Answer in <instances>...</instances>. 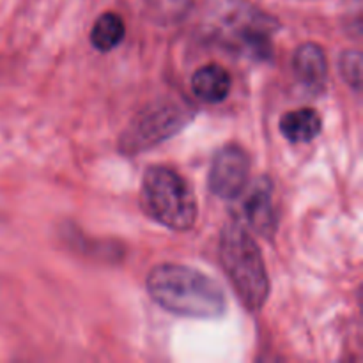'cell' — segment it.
I'll list each match as a JSON object with an SVG mask.
<instances>
[{
  "instance_id": "1",
  "label": "cell",
  "mask_w": 363,
  "mask_h": 363,
  "mask_svg": "<svg viewBox=\"0 0 363 363\" xmlns=\"http://www.w3.org/2000/svg\"><path fill=\"white\" fill-rule=\"evenodd\" d=\"M147 293L174 315L216 319L225 312L227 298L216 280L183 264H160L147 275Z\"/></svg>"
},
{
  "instance_id": "2",
  "label": "cell",
  "mask_w": 363,
  "mask_h": 363,
  "mask_svg": "<svg viewBox=\"0 0 363 363\" xmlns=\"http://www.w3.org/2000/svg\"><path fill=\"white\" fill-rule=\"evenodd\" d=\"M220 261L243 307L261 311L269 296L268 272L257 241L238 220L220 234Z\"/></svg>"
},
{
  "instance_id": "3",
  "label": "cell",
  "mask_w": 363,
  "mask_h": 363,
  "mask_svg": "<svg viewBox=\"0 0 363 363\" xmlns=\"http://www.w3.org/2000/svg\"><path fill=\"white\" fill-rule=\"evenodd\" d=\"M213 39L248 57L268 59L277 21L243 0H222L208 18Z\"/></svg>"
},
{
  "instance_id": "4",
  "label": "cell",
  "mask_w": 363,
  "mask_h": 363,
  "mask_svg": "<svg viewBox=\"0 0 363 363\" xmlns=\"http://www.w3.org/2000/svg\"><path fill=\"white\" fill-rule=\"evenodd\" d=\"M140 206L145 215L176 233L190 230L197 222V199L183 176L169 167L145 170L140 188Z\"/></svg>"
},
{
  "instance_id": "5",
  "label": "cell",
  "mask_w": 363,
  "mask_h": 363,
  "mask_svg": "<svg viewBox=\"0 0 363 363\" xmlns=\"http://www.w3.org/2000/svg\"><path fill=\"white\" fill-rule=\"evenodd\" d=\"M191 117L194 106L184 99H158L137 113L121 135V152L138 155L147 151L183 130Z\"/></svg>"
},
{
  "instance_id": "6",
  "label": "cell",
  "mask_w": 363,
  "mask_h": 363,
  "mask_svg": "<svg viewBox=\"0 0 363 363\" xmlns=\"http://www.w3.org/2000/svg\"><path fill=\"white\" fill-rule=\"evenodd\" d=\"M250 181V158L240 145H223L211 162L208 174L209 190L220 199L234 201L245 194Z\"/></svg>"
},
{
  "instance_id": "7",
  "label": "cell",
  "mask_w": 363,
  "mask_h": 363,
  "mask_svg": "<svg viewBox=\"0 0 363 363\" xmlns=\"http://www.w3.org/2000/svg\"><path fill=\"white\" fill-rule=\"evenodd\" d=\"M243 218L255 233L261 236L272 238L277 230V213L273 206V184L268 177H261L252 184L250 191L245 197Z\"/></svg>"
},
{
  "instance_id": "8",
  "label": "cell",
  "mask_w": 363,
  "mask_h": 363,
  "mask_svg": "<svg viewBox=\"0 0 363 363\" xmlns=\"http://www.w3.org/2000/svg\"><path fill=\"white\" fill-rule=\"evenodd\" d=\"M294 77L308 91H323L328 78V59L318 43H305L298 46L293 57Z\"/></svg>"
},
{
  "instance_id": "9",
  "label": "cell",
  "mask_w": 363,
  "mask_h": 363,
  "mask_svg": "<svg viewBox=\"0 0 363 363\" xmlns=\"http://www.w3.org/2000/svg\"><path fill=\"white\" fill-rule=\"evenodd\" d=\"M230 87H233V78L229 71L220 64H206L199 67L191 77V91L195 98L209 105L222 103L229 96Z\"/></svg>"
},
{
  "instance_id": "10",
  "label": "cell",
  "mask_w": 363,
  "mask_h": 363,
  "mask_svg": "<svg viewBox=\"0 0 363 363\" xmlns=\"http://www.w3.org/2000/svg\"><path fill=\"white\" fill-rule=\"evenodd\" d=\"M321 116L314 108L291 110L280 119V133L293 144L312 142L321 133Z\"/></svg>"
},
{
  "instance_id": "11",
  "label": "cell",
  "mask_w": 363,
  "mask_h": 363,
  "mask_svg": "<svg viewBox=\"0 0 363 363\" xmlns=\"http://www.w3.org/2000/svg\"><path fill=\"white\" fill-rule=\"evenodd\" d=\"M126 27L119 14L105 13L94 21L91 30V45L99 52H110L123 43Z\"/></svg>"
},
{
  "instance_id": "12",
  "label": "cell",
  "mask_w": 363,
  "mask_h": 363,
  "mask_svg": "<svg viewBox=\"0 0 363 363\" xmlns=\"http://www.w3.org/2000/svg\"><path fill=\"white\" fill-rule=\"evenodd\" d=\"M340 73L344 80L354 89H360L362 84V55L357 50H350L340 59Z\"/></svg>"
}]
</instances>
